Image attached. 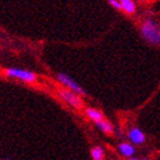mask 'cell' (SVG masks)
<instances>
[{
  "label": "cell",
  "mask_w": 160,
  "mask_h": 160,
  "mask_svg": "<svg viewBox=\"0 0 160 160\" xmlns=\"http://www.w3.org/2000/svg\"><path fill=\"white\" fill-rule=\"evenodd\" d=\"M141 38L151 46H160V24L155 18L148 17L140 26Z\"/></svg>",
  "instance_id": "6da1fadb"
},
{
  "label": "cell",
  "mask_w": 160,
  "mask_h": 160,
  "mask_svg": "<svg viewBox=\"0 0 160 160\" xmlns=\"http://www.w3.org/2000/svg\"><path fill=\"white\" fill-rule=\"evenodd\" d=\"M5 74L11 78H17L19 81L27 83H32L37 80V75L32 71L22 68H16V67H9L5 69Z\"/></svg>",
  "instance_id": "7a4b0ae2"
},
{
  "label": "cell",
  "mask_w": 160,
  "mask_h": 160,
  "mask_svg": "<svg viewBox=\"0 0 160 160\" xmlns=\"http://www.w3.org/2000/svg\"><path fill=\"white\" fill-rule=\"evenodd\" d=\"M58 95L62 100H64L68 105L74 108L75 110H81L84 107V102L80 94L75 93V92L67 90V88H62L58 91Z\"/></svg>",
  "instance_id": "3957f363"
},
{
  "label": "cell",
  "mask_w": 160,
  "mask_h": 160,
  "mask_svg": "<svg viewBox=\"0 0 160 160\" xmlns=\"http://www.w3.org/2000/svg\"><path fill=\"white\" fill-rule=\"evenodd\" d=\"M56 80L58 81L64 88H66L67 90H71V91L75 92V93L80 94L81 96H85L86 94H88L85 92V90H84L80 84H78L71 76H68V75L65 74V73H58V74H56Z\"/></svg>",
  "instance_id": "277c9868"
},
{
  "label": "cell",
  "mask_w": 160,
  "mask_h": 160,
  "mask_svg": "<svg viewBox=\"0 0 160 160\" xmlns=\"http://www.w3.org/2000/svg\"><path fill=\"white\" fill-rule=\"evenodd\" d=\"M127 136H128V139L130 140V142H132V144H142L146 142V134L138 127H132L128 131Z\"/></svg>",
  "instance_id": "5b68a950"
},
{
  "label": "cell",
  "mask_w": 160,
  "mask_h": 160,
  "mask_svg": "<svg viewBox=\"0 0 160 160\" xmlns=\"http://www.w3.org/2000/svg\"><path fill=\"white\" fill-rule=\"evenodd\" d=\"M118 150L120 152L123 157L126 158H131L133 157L134 153H136V148L132 143H129V142H121L119 146H118Z\"/></svg>",
  "instance_id": "8992f818"
},
{
  "label": "cell",
  "mask_w": 160,
  "mask_h": 160,
  "mask_svg": "<svg viewBox=\"0 0 160 160\" xmlns=\"http://www.w3.org/2000/svg\"><path fill=\"white\" fill-rule=\"evenodd\" d=\"M84 112H85L86 117H88L91 121H93L94 123L99 122V121H101L104 119L103 113H102L101 111H99L98 109H94V108H85Z\"/></svg>",
  "instance_id": "52a82bcc"
},
{
  "label": "cell",
  "mask_w": 160,
  "mask_h": 160,
  "mask_svg": "<svg viewBox=\"0 0 160 160\" xmlns=\"http://www.w3.org/2000/svg\"><path fill=\"white\" fill-rule=\"evenodd\" d=\"M95 126L98 127V129H99L100 131H102V132H103V133H105V134H112L113 132H114L113 124L110 122V121L105 120V119L99 121V122H96Z\"/></svg>",
  "instance_id": "ba28073f"
},
{
  "label": "cell",
  "mask_w": 160,
  "mask_h": 160,
  "mask_svg": "<svg viewBox=\"0 0 160 160\" xmlns=\"http://www.w3.org/2000/svg\"><path fill=\"white\" fill-rule=\"evenodd\" d=\"M121 8L128 15H133L137 11V5L133 0H120Z\"/></svg>",
  "instance_id": "9c48e42d"
},
{
  "label": "cell",
  "mask_w": 160,
  "mask_h": 160,
  "mask_svg": "<svg viewBox=\"0 0 160 160\" xmlns=\"http://www.w3.org/2000/svg\"><path fill=\"white\" fill-rule=\"evenodd\" d=\"M91 157L93 160H104L105 158V152L104 149L100 146H95L91 149Z\"/></svg>",
  "instance_id": "30bf717a"
},
{
  "label": "cell",
  "mask_w": 160,
  "mask_h": 160,
  "mask_svg": "<svg viewBox=\"0 0 160 160\" xmlns=\"http://www.w3.org/2000/svg\"><path fill=\"white\" fill-rule=\"evenodd\" d=\"M108 2L112 6L113 8L117 9V10H122V8H121L120 0H108Z\"/></svg>",
  "instance_id": "8fae6325"
},
{
  "label": "cell",
  "mask_w": 160,
  "mask_h": 160,
  "mask_svg": "<svg viewBox=\"0 0 160 160\" xmlns=\"http://www.w3.org/2000/svg\"><path fill=\"white\" fill-rule=\"evenodd\" d=\"M128 160H150L149 158H138V157H131V158H128Z\"/></svg>",
  "instance_id": "7c38bea8"
}]
</instances>
